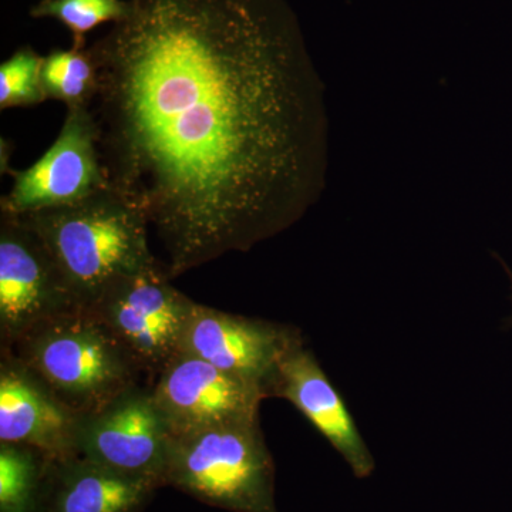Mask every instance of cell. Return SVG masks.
<instances>
[{
  "label": "cell",
  "instance_id": "1",
  "mask_svg": "<svg viewBox=\"0 0 512 512\" xmlns=\"http://www.w3.org/2000/svg\"><path fill=\"white\" fill-rule=\"evenodd\" d=\"M110 188L171 279L301 220L325 190V86L285 0H131L89 46Z\"/></svg>",
  "mask_w": 512,
  "mask_h": 512
},
{
  "label": "cell",
  "instance_id": "2",
  "mask_svg": "<svg viewBox=\"0 0 512 512\" xmlns=\"http://www.w3.org/2000/svg\"><path fill=\"white\" fill-rule=\"evenodd\" d=\"M13 218L45 245L86 308L121 279L160 261L148 244L147 218L113 188L69 207Z\"/></svg>",
  "mask_w": 512,
  "mask_h": 512
},
{
  "label": "cell",
  "instance_id": "3",
  "mask_svg": "<svg viewBox=\"0 0 512 512\" xmlns=\"http://www.w3.org/2000/svg\"><path fill=\"white\" fill-rule=\"evenodd\" d=\"M2 352L15 357L80 417L109 406L138 386L146 373L86 306L45 320Z\"/></svg>",
  "mask_w": 512,
  "mask_h": 512
},
{
  "label": "cell",
  "instance_id": "4",
  "mask_svg": "<svg viewBox=\"0 0 512 512\" xmlns=\"http://www.w3.org/2000/svg\"><path fill=\"white\" fill-rule=\"evenodd\" d=\"M165 487L229 512H278L275 461L259 420L173 434Z\"/></svg>",
  "mask_w": 512,
  "mask_h": 512
},
{
  "label": "cell",
  "instance_id": "5",
  "mask_svg": "<svg viewBox=\"0 0 512 512\" xmlns=\"http://www.w3.org/2000/svg\"><path fill=\"white\" fill-rule=\"evenodd\" d=\"M171 281L158 261L121 279L89 306L151 377L180 350L185 322L195 302Z\"/></svg>",
  "mask_w": 512,
  "mask_h": 512
},
{
  "label": "cell",
  "instance_id": "6",
  "mask_svg": "<svg viewBox=\"0 0 512 512\" xmlns=\"http://www.w3.org/2000/svg\"><path fill=\"white\" fill-rule=\"evenodd\" d=\"M13 185L0 200L9 217L69 207L110 188L90 107L67 109L55 143L26 170L10 171Z\"/></svg>",
  "mask_w": 512,
  "mask_h": 512
},
{
  "label": "cell",
  "instance_id": "7",
  "mask_svg": "<svg viewBox=\"0 0 512 512\" xmlns=\"http://www.w3.org/2000/svg\"><path fill=\"white\" fill-rule=\"evenodd\" d=\"M171 436L153 389L138 384L99 412L82 417L77 451L86 460L163 488Z\"/></svg>",
  "mask_w": 512,
  "mask_h": 512
},
{
  "label": "cell",
  "instance_id": "8",
  "mask_svg": "<svg viewBox=\"0 0 512 512\" xmlns=\"http://www.w3.org/2000/svg\"><path fill=\"white\" fill-rule=\"evenodd\" d=\"M302 330L286 323L248 318L192 303L178 352L200 357L255 383L271 399L272 386L289 350L301 345Z\"/></svg>",
  "mask_w": 512,
  "mask_h": 512
},
{
  "label": "cell",
  "instance_id": "9",
  "mask_svg": "<svg viewBox=\"0 0 512 512\" xmlns=\"http://www.w3.org/2000/svg\"><path fill=\"white\" fill-rule=\"evenodd\" d=\"M80 305L40 239L0 217V342L8 349L45 320Z\"/></svg>",
  "mask_w": 512,
  "mask_h": 512
},
{
  "label": "cell",
  "instance_id": "10",
  "mask_svg": "<svg viewBox=\"0 0 512 512\" xmlns=\"http://www.w3.org/2000/svg\"><path fill=\"white\" fill-rule=\"evenodd\" d=\"M151 389L173 434L259 420L266 399L255 383L184 352L164 366Z\"/></svg>",
  "mask_w": 512,
  "mask_h": 512
},
{
  "label": "cell",
  "instance_id": "11",
  "mask_svg": "<svg viewBox=\"0 0 512 512\" xmlns=\"http://www.w3.org/2000/svg\"><path fill=\"white\" fill-rule=\"evenodd\" d=\"M82 417L15 357L2 352L0 363V443L42 451L55 461L79 456Z\"/></svg>",
  "mask_w": 512,
  "mask_h": 512
},
{
  "label": "cell",
  "instance_id": "12",
  "mask_svg": "<svg viewBox=\"0 0 512 512\" xmlns=\"http://www.w3.org/2000/svg\"><path fill=\"white\" fill-rule=\"evenodd\" d=\"M271 397L288 400L295 406L338 451L356 478L375 473V457L357 429L349 407L316 356L306 349L305 342L289 350L282 360Z\"/></svg>",
  "mask_w": 512,
  "mask_h": 512
},
{
  "label": "cell",
  "instance_id": "13",
  "mask_svg": "<svg viewBox=\"0 0 512 512\" xmlns=\"http://www.w3.org/2000/svg\"><path fill=\"white\" fill-rule=\"evenodd\" d=\"M157 484L77 456L56 461L47 512H144Z\"/></svg>",
  "mask_w": 512,
  "mask_h": 512
},
{
  "label": "cell",
  "instance_id": "14",
  "mask_svg": "<svg viewBox=\"0 0 512 512\" xmlns=\"http://www.w3.org/2000/svg\"><path fill=\"white\" fill-rule=\"evenodd\" d=\"M55 464L36 448L0 443V512H47Z\"/></svg>",
  "mask_w": 512,
  "mask_h": 512
},
{
  "label": "cell",
  "instance_id": "15",
  "mask_svg": "<svg viewBox=\"0 0 512 512\" xmlns=\"http://www.w3.org/2000/svg\"><path fill=\"white\" fill-rule=\"evenodd\" d=\"M42 86L47 100L62 101L67 109L92 107L99 90V69L89 47L55 49L43 56Z\"/></svg>",
  "mask_w": 512,
  "mask_h": 512
},
{
  "label": "cell",
  "instance_id": "16",
  "mask_svg": "<svg viewBox=\"0 0 512 512\" xmlns=\"http://www.w3.org/2000/svg\"><path fill=\"white\" fill-rule=\"evenodd\" d=\"M131 0H40L30 9L35 19L52 18L70 30L74 49H86V37L103 23L126 19Z\"/></svg>",
  "mask_w": 512,
  "mask_h": 512
},
{
  "label": "cell",
  "instance_id": "17",
  "mask_svg": "<svg viewBox=\"0 0 512 512\" xmlns=\"http://www.w3.org/2000/svg\"><path fill=\"white\" fill-rule=\"evenodd\" d=\"M42 66L43 56L37 55L30 46L20 47L0 64V109L45 103Z\"/></svg>",
  "mask_w": 512,
  "mask_h": 512
},
{
  "label": "cell",
  "instance_id": "18",
  "mask_svg": "<svg viewBox=\"0 0 512 512\" xmlns=\"http://www.w3.org/2000/svg\"><path fill=\"white\" fill-rule=\"evenodd\" d=\"M495 258L500 261V264L503 265L505 274H507L508 278H510V288H511V303H512V271L510 269V266L505 264L504 259H501L500 256L495 255ZM505 328L512 329V313L510 318L505 319Z\"/></svg>",
  "mask_w": 512,
  "mask_h": 512
}]
</instances>
